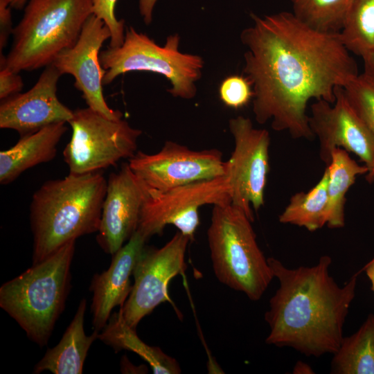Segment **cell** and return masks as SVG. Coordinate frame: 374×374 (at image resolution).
Instances as JSON below:
<instances>
[{"label":"cell","instance_id":"cell-14","mask_svg":"<svg viewBox=\"0 0 374 374\" xmlns=\"http://www.w3.org/2000/svg\"><path fill=\"white\" fill-rule=\"evenodd\" d=\"M111 36L105 22L92 14L75 44L61 51L51 64L62 75L70 74L74 78V86L82 92L88 107L109 119L119 120L123 114L108 106L103 91L106 71L100 64V49Z\"/></svg>","mask_w":374,"mask_h":374},{"label":"cell","instance_id":"cell-27","mask_svg":"<svg viewBox=\"0 0 374 374\" xmlns=\"http://www.w3.org/2000/svg\"><path fill=\"white\" fill-rule=\"evenodd\" d=\"M219 95L227 107L239 109L247 105L253 96L251 84L244 75L226 77L220 84Z\"/></svg>","mask_w":374,"mask_h":374},{"label":"cell","instance_id":"cell-3","mask_svg":"<svg viewBox=\"0 0 374 374\" xmlns=\"http://www.w3.org/2000/svg\"><path fill=\"white\" fill-rule=\"evenodd\" d=\"M107 181L102 170L69 173L46 181L34 193L30 205L33 264L80 236L98 231Z\"/></svg>","mask_w":374,"mask_h":374},{"label":"cell","instance_id":"cell-8","mask_svg":"<svg viewBox=\"0 0 374 374\" xmlns=\"http://www.w3.org/2000/svg\"><path fill=\"white\" fill-rule=\"evenodd\" d=\"M72 134L63 150L69 173L101 171L136 152L142 131L123 120L109 119L89 107L73 111Z\"/></svg>","mask_w":374,"mask_h":374},{"label":"cell","instance_id":"cell-22","mask_svg":"<svg viewBox=\"0 0 374 374\" xmlns=\"http://www.w3.org/2000/svg\"><path fill=\"white\" fill-rule=\"evenodd\" d=\"M330 371L336 374H374V314H369L356 332L343 338L333 354Z\"/></svg>","mask_w":374,"mask_h":374},{"label":"cell","instance_id":"cell-30","mask_svg":"<svg viewBox=\"0 0 374 374\" xmlns=\"http://www.w3.org/2000/svg\"><path fill=\"white\" fill-rule=\"evenodd\" d=\"M11 6L8 0H0V50L2 53L12 35L13 28L11 17Z\"/></svg>","mask_w":374,"mask_h":374},{"label":"cell","instance_id":"cell-11","mask_svg":"<svg viewBox=\"0 0 374 374\" xmlns=\"http://www.w3.org/2000/svg\"><path fill=\"white\" fill-rule=\"evenodd\" d=\"M191 239L179 232L162 247L146 248L133 271L134 283L122 308L124 319L134 329L145 316L164 302L172 303L168 294L170 280L186 268V251Z\"/></svg>","mask_w":374,"mask_h":374},{"label":"cell","instance_id":"cell-2","mask_svg":"<svg viewBox=\"0 0 374 374\" xmlns=\"http://www.w3.org/2000/svg\"><path fill=\"white\" fill-rule=\"evenodd\" d=\"M267 261L279 287L265 314L269 327L265 342L292 348L308 357L333 355L344 338L359 273L341 287L329 274V256H321L315 265L296 269L274 258Z\"/></svg>","mask_w":374,"mask_h":374},{"label":"cell","instance_id":"cell-24","mask_svg":"<svg viewBox=\"0 0 374 374\" xmlns=\"http://www.w3.org/2000/svg\"><path fill=\"white\" fill-rule=\"evenodd\" d=\"M292 13L311 28L338 34L355 0H289Z\"/></svg>","mask_w":374,"mask_h":374},{"label":"cell","instance_id":"cell-5","mask_svg":"<svg viewBox=\"0 0 374 374\" xmlns=\"http://www.w3.org/2000/svg\"><path fill=\"white\" fill-rule=\"evenodd\" d=\"M93 4V0H28L13 29L9 53L3 55L6 66L19 73L51 64L75 44Z\"/></svg>","mask_w":374,"mask_h":374},{"label":"cell","instance_id":"cell-4","mask_svg":"<svg viewBox=\"0 0 374 374\" xmlns=\"http://www.w3.org/2000/svg\"><path fill=\"white\" fill-rule=\"evenodd\" d=\"M75 245V240L66 243L0 287V307L40 347L64 310Z\"/></svg>","mask_w":374,"mask_h":374},{"label":"cell","instance_id":"cell-1","mask_svg":"<svg viewBox=\"0 0 374 374\" xmlns=\"http://www.w3.org/2000/svg\"><path fill=\"white\" fill-rule=\"evenodd\" d=\"M242 30L246 46L243 73L253 92V112L260 124L312 139L307 106L312 99L335 101L338 87L358 75L357 62L338 34L315 30L292 12L260 17Z\"/></svg>","mask_w":374,"mask_h":374},{"label":"cell","instance_id":"cell-23","mask_svg":"<svg viewBox=\"0 0 374 374\" xmlns=\"http://www.w3.org/2000/svg\"><path fill=\"white\" fill-rule=\"evenodd\" d=\"M329 170L326 166L321 178L308 192H299L290 199L279 215V222L314 231L327 224L328 184Z\"/></svg>","mask_w":374,"mask_h":374},{"label":"cell","instance_id":"cell-21","mask_svg":"<svg viewBox=\"0 0 374 374\" xmlns=\"http://www.w3.org/2000/svg\"><path fill=\"white\" fill-rule=\"evenodd\" d=\"M329 170L328 184L327 226L341 228L344 226L346 194L355 183L358 175L367 174L368 168L353 159L346 150L336 148L331 155V161L326 166Z\"/></svg>","mask_w":374,"mask_h":374},{"label":"cell","instance_id":"cell-6","mask_svg":"<svg viewBox=\"0 0 374 374\" xmlns=\"http://www.w3.org/2000/svg\"><path fill=\"white\" fill-rule=\"evenodd\" d=\"M251 221L231 203L215 205L207 231L213 272L222 284L258 301L274 278Z\"/></svg>","mask_w":374,"mask_h":374},{"label":"cell","instance_id":"cell-36","mask_svg":"<svg viewBox=\"0 0 374 374\" xmlns=\"http://www.w3.org/2000/svg\"><path fill=\"white\" fill-rule=\"evenodd\" d=\"M374 259V258H373Z\"/></svg>","mask_w":374,"mask_h":374},{"label":"cell","instance_id":"cell-18","mask_svg":"<svg viewBox=\"0 0 374 374\" xmlns=\"http://www.w3.org/2000/svg\"><path fill=\"white\" fill-rule=\"evenodd\" d=\"M66 123L52 124L20 136L12 147L1 151V184H8L28 169L53 160L57 153V146L68 130Z\"/></svg>","mask_w":374,"mask_h":374},{"label":"cell","instance_id":"cell-28","mask_svg":"<svg viewBox=\"0 0 374 374\" xmlns=\"http://www.w3.org/2000/svg\"><path fill=\"white\" fill-rule=\"evenodd\" d=\"M117 0H93V14L102 19L111 32L110 47L123 44L125 38V21L118 20L115 16Z\"/></svg>","mask_w":374,"mask_h":374},{"label":"cell","instance_id":"cell-31","mask_svg":"<svg viewBox=\"0 0 374 374\" xmlns=\"http://www.w3.org/2000/svg\"><path fill=\"white\" fill-rule=\"evenodd\" d=\"M157 0H139V8L145 24L149 25L152 20V12Z\"/></svg>","mask_w":374,"mask_h":374},{"label":"cell","instance_id":"cell-20","mask_svg":"<svg viewBox=\"0 0 374 374\" xmlns=\"http://www.w3.org/2000/svg\"><path fill=\"white\" fill-rule=\"evenodd\" d=\"M98 339L111 346L116 352L130 350L148 362L155 374H179L181 368L177 360L166 354L160 348L152 346L143 341L136 329L125 321L122 308L110 317Z\"/></svg>","mask_w":374,"mask_h":374},{"label":"cell","instance_id":"cell-12","mask_svg":"<svg viewBox=\"0 0 374 374\" xmlns=\"http://www.w3.org/2000/svg\"><path fill=\"white\" fill-rule=\"evenodd\" d=\"M128 164L149 189L158 192L226 175L220 150H193L172 141L154 154L136 152Z\"/></svg>","mask_w":374,"mask_h":374},{"label":"cell","instance_id":"cell-35","mask_svg":"<svg viewBox=\"0 0 374 374\" xmlns=\"http://www.w3.org/2000/svg\"><path fill=\"white\" fill-rule=\"evenodd\" d=\"M28 0H8L12 8L22 9L24 8Z\"/></svg>","mask_w":374,"mask_h":374},{"label":"cell","instance_id":"cell-15","mask_svg":"<svg viewBox=\"0 0 374 374\" xmlns=\"http://www.w3.org/2000/svg\"><path fill=\"white\" fill-rule=\"evenodd\" d=\"M149 194L150 189L128 163L109 175L96 236L105 253L114 254L135 232L142 206Z\"/></svg>","mask_w":374,"mask_h":374},{"label":"cell","instance_id":"cell-9","mask_svg":"<svg viewBox=\"0 0 374 374\" xmlns=\"http://www.w3.org/2000/svg\"><path fill=\"white\" fill-rule=\"evenodd\" d=\"M231 203L226 175L178 186L167 191L150 189L143 203L136 230L147 240L162 233L171 224L191 240L199 224L201 206Z\"/></svg>","mask_w":374,"mask_h":374},{"label":"cell","instance_id":"cell-26","mask_svg":"<svg viewBox=\"0 0 374 374\" xmlns=\"http://www.w3.org/2000/svg\"><path fill=\"white\" fill-rule=\"evenodd\" d=\"M344 92L352 106L374 134V84L362 73L350 81ZM369 183L374 181V170L366 174Z\"/></svg>","mask_w":374,"mask_h":374},{"label":"cell","instance_id":"cell-13","mask_svg":"<svg viewBox=\"0 0 374 374\" xmlns=\"http://www.w3.org/2000/svg\"><path fill=\"white\" fill-rule=\"evenodd\" d=\"M310 111L309 125L319 140L320 159L326 166L333 150L341 148L356 154L368 173L374 170V134L348 101L343 87L337 89L333 103L318 100Z\"/></svg>","mask_w":374,"mask_h":374},{"label":"cell","instance_id":"cell-33","mask_svg":"<svg viewBox=\"0 0 374 374\" xmlns=\"http://www.w3.org/2000/svg\"><path fill=\"white\" fill-rule=\"evenodd\" d=\"M362 271H365L367 276L372 284V290L374 292V259L373 258L369 261L361 271H358L359 274Z\"/></svg>","mask_w":374,"mask_h":374},{"label":"cell","instance_id":"cell-19","mask_svg":"<svg viewBox=\"0 0 374 374\" xmlns=\"http://www.w3.org/2000/svg\"><path fill=\"white\" fill-rule=\"evenodd\" d=\"M87 301L83 299L65 330L60 342L46 350L44 357L35 366L33 373L48 371L54 374H81L87 353L98 332L86 335L84 319Z\"/></svg>","mask_w":374,"mask_h":374},{"label":"cell","instance_id":"cell-16","mask_svg":"<svg viewBox=\"0 0 374 374\" xmlns=\"http://www.w3.org/2000/svg\"><path fill=\"white\" fill-rule=\"evenodd\" d=\"M61 75L51 64L45 66L30 89L1 100L0 127L13 130L23 136L52 124L69 123L73 111L57 96Z\"/></svg>","mask_w":374,"mask_h":374},{"label":"cell","instance_id":"cell-34","mask_svg":"<svg viewBox=\"0 0 374 374\" xmlns=\"http://www.w3.org/2000/svg\"><path fill=\"white\" fill-rule=\"evenodd\" d=\"M293 373L296 374L314 373L311 367L301 361L297 362L293 369Z\"/></svg>","mask_w":374,"mask_h":374},{"label":"cell","instance_id":"cell-10","mask_svg":"<svg viewBox=\"0 0 374 374\" xmlns=\"http://www.w3.org/2000/svg\"><path fill=\"white\" fill-rule=\"evenodd\" d=\"M229 127L234 139L233 151L225 161L231 204L242 209L253 222L252 209L257 211L265 204L269 133L254 127L251 119L242 116L231 118Z\"/></svg>","mask_w":374,"mask_h":374},{"label":"cell","instance_id":"cell-25","mask_svg":"<svg viewBox=\"0 0 374 374\" xmlns=\"http://www.w3.org/2000/svg\"><path fill=\"white\" fill-rule=\"evenodd\" d=\"M339 37L350 53L362 57L374 52V0H355Z\"/></svg>","mask_w":374,"mask_h":374},{"label":"cell","instance_id":"cell-7","mask_svg":"<svg viewBox=\"0 0 374 374\" xmlns=\"http://www.w3.org/2000/svg\"><path fill=\"white\" fill-rule=\"evenodd\" d=\"M177 34L167 37L159 46L147 35L129 26L121 46H109L100 53V62L105 70L103 85L130 71H150L165 76L171 84L168 90L174 97L193 98L197 93L195 82L202 77V57L179 51Z\"/></svg>","mask_w":374,"mask_h":374},{"label":"cell","instance_id":"cell-17","mask_svg":"<svg viewBox=\"0 0 374 374\" xmlns=\"http://www.w3.org/2000/svg\"><path fill=\"white\" fill-rule=\"evenodd\" d=\"M147 240L136 230L127 242L112 255L109 267L93 276L89 290L93 292L91 312L93 331L103 330L112 310L125 303L132 286L130 276Z\"/></svg>","mask_w":374,"mask_h":374},{"label":"cell","instance_id":"cell-32","mask_svg":"<svg viewBox=\"0 0 374 374\" xmlns=\"http://www.w3.org/2000/svg\"><path fill=\"white\" fill-rule=\"evenodd\" d=\"M364 61L363 75L374 84V52L362 57Z\"/></svg>","mask_w":374,"mask_h":374},{"label":"cell","instance_id":"cell-29","mask_svg":"<svg viewBox=\"0 0 374 374\" xmlns=\"http://www.w3.org/2000/svg\"><path fill=\"white\" fill-rule=\"evenodd\" d=\"M24 86L19 73L8 67L3 55H0V99L3 100L19 93Z\"/></svg>","mask_w":374,"mask_h":374}]
</instances>
